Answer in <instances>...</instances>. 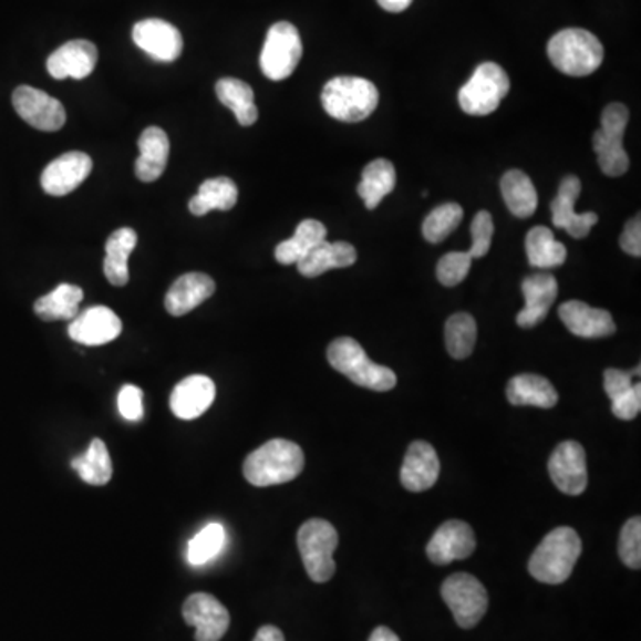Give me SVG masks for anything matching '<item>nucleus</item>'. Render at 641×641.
Wrapping results in <instances>:
<instances>
[{
  "label": "nucleus",
  "mask_w": 641,
  "mask_h": 641,
  "mask_svg": "<svg viewBox=\"0 0 641 641\" xmlns=\"http://www.w3.org/2000/svg\"><path fill=\"white\" fill-rule=\"evenodd\" d=\"M506 397L515 406L552 409L558 403L555 385L540 374H519L506 385Z\"/></svg>",
  "instance_id": "bb28decb"
},
{
  "label": "nucleus",
  "mask_w": 641,
  "mask_h": 641,
  "mask_svg": "<svg viewBox=\"0 0 641 641\" xmlns=\"http://www.w3.org/2000/svg\"><path fill=\"white\" fill-rule=\"evenodd\" d=\"M581 550V538L572 528L560 526L552 529L533 552L529 573L546 585H561L572 576Z\"/></svg>",
  "instance_id": "f03ea898"
},
{
  "label": "nucleus",
  "mask_w": 641,
  "mask_h": 641,
  "mask_svg": "<svg viewBox=\"0 0 641 641\" xmlns=\"http://www.w3.org/2000/svg\"><path fill=\"white\" fill-rule=\"evenodd\" d=\"M356 259H359V254H356L355 246H351L350 242L323 241L296 266L303 277L316 278L330 269L350 268L355 265Z\"/></svg>",
  "instance_id": "a878e982"
},
{
  "label": "nucleus",
  "mask_w": 641,
  "mask_h": 641,
  "mask_svg": "<svg viewBox=\"0 0 641 641\" xmlns=\"http://www.w3.org/2000/svg\"><path fill=\"white\" fill-rule=\"evenodd\" d=\"M464 218V209L462 205L449 201V204L438 205L437 209H433L427 214V218L423 224V236L427 242L438 245L444 241L446 237L455 232L459 221Z\"/></svg>",
  "instance_id": "4c0bfd02"
},
{
  "label": "nucleus",
  "mask_w": 641,
  "mask_h": 641,
  "mask_svg": "<svg viewBox=\"0 0 641 641\" xmlns=\"http://www.w3.org/2000/svg\"><path fill=\"white\" fill-rule=\"evenodd\" d=\"M549 474L558 490L581 496L587 490L588 468L585 447L576 441L561 442L549 458Z\"/></svg>",
  "instance_id": "f8f14e48"
},
{
  "label": "nucleus",
  "mask_w": 641,
  "mask_h": 641,
  "mask_svg": "<svg viewBox=\"0 0 641 641\" xmlns=\"http://www.w3.org/2000/svg\"><path fill=\"white\" fill-rule=\"evenodd\" d=\"M376 2L389 13H401V11L409 10L414 0H376Z\"/></svg>",
  "instance_id": "09e8293b"
},
{
  "label": "nucleus",
  "mask_w": 641,
  "mask_h": 641,
  "mask_svg": "<svg viewBox=\"0 0 641 641\" xmlns=\"http://www.w3.org/2000/svg\"><path fill=\"white\" fill-rule=\"evenodd\" d=\"M471 236H473V245L467 254L473 257V260L482 259L490 250L492 237H494V219L488 210H479L474 216L473 224H471Z\"/></svg>",
  "instance_id": "79ce46f5"
},
{
  "label": "nucleus",
  "mask_w": 641,
  "mask_h": 641,
  "mask_svg": "<svg viewBox=\"0 0 641 641\" xmlns=\"http://www.w3.org/2000/svg\"><path fill=\"white\" fill-rule=\"evenodd\" d=\"M321 102L328 116L339 122L359 123L376 111L380 93L368 79L342 75L327 82Z\"/></svg>",
  "instance_id": "39448f33"
},
{
  "label": "nucleus",
  "mask_w": 641,
  "mask_h": 641,
  "mask_svg": "<svg viewBox=\"0 0 641 641\" xmlns=\"http://www.w3.org/2000/svg\"><path fill=\"white\" fill-rule=\"evenodd\" d=\"M187 626L196 629V641H219L230 626L227 608L209 593H193L183 608Z\"/></svg>",
  "instance_id": "ddd939ff"
},
{
  "label": "nucleus",
  "mask_w": 641,
  "mask_h": 641,
  "mask_svg": "<svg viewBox=\"0 0 641 641\" xmlns=\"http://www.w3.org/2000/svg\"><path fill=\"white\" fill-rule=\"evenodd\" d=\"M214 291H216V283L209 275L186 273L172 283L169 291L166 292L164 307L169 316L180 318L209 300Z\"/></svg>",
  "instance_id": "b1692460"
},
{
  "label": "nucleus",
  "mask_w": 641,
  "mask_h": 641,
  "mask_svg": "<svg viewBox=\"0 0 641 641\" xmlns=\"http://www.w3.org/2000/svg\"><path fill=\"white\" fill-rule=\"evenodd\" d=\"M524 298L526 306L517 314L520 328H535L549 314V309L558 296V282L550 273H537L524 278Z\"/></svg>",
  "instance_id": "5701e85b"
},
{
  "label": "nucleus",
  "mask_w": 641,
  "mask_h": 641,
  "mask_svg": "<svg viewBox=\"0 0 641 641\" xmlns=\"http://www.w3.org/2000/svg\"><path fill=\"white\" fill-rule=\"evenodd\" d=\"M339 546V535L332 524L323 519H310L298 531V549L309 578L327 582L335 573L333 552Z\"/></svg>",
  "instance_id": "423d86ee"
},
{
  "label": "nucleus",
  "mask_w": 641,
  "mask_h": 641,
  "mask_svg": "<svg viewBox=\"0 0 641 641\" xmlns=\"http://www.w3.org/2000/svg\"><path fill=\"white\" fill-rule=\"evenodd\" d=\"M526 254L529 265L538 269L560 268L567 260V248L556 241L555 234L544 225L531 228L526 237Z\"/></svg>",
  "instance_id": "f704fd0d"
},
{
  "label": "nucleus",
  "mask_w": 641,
  "mask_h": 641,
  "mask_svg": "<svg viewBox=\"0 0 641 641\" xmlns=\"http://www.w3.org/2000/svg\"><path fill=\"white\" fill-rule=\"evenodd\" d=\"M620 248L632 257H641V219L640 214L629 219L620 236Z\"/></svg>",
  "instance_id": "49530a36"
},
{
  "label": "nucleus",
  "mask_w": 641,
  "mask_h": 641,
  "mask_svg": "<svg viewBox=\"0 0 641 641\" xmlns=\"http://www.w3.org/2000/svg\"><path fill=\"white\" fill-rule=\"evenodd\" d=\"M473 257L467 251H451L437 265V278L442 286L455 287L464 282L471 271Z\"/></svg>",
  "instance_id": "ea45409f"
},
{
  "label": "nucleus",
  "mask_w": 641,
  "mask_h": 641,
  "mask_svg": "<svg viewBox=\"0 0 641 641\" xmlns=\"http://www.w3.org/2000/svg\"><path fill=\"white\" fill-rule=\"evenodd\" d=\"M629 110L623 104H610L602 111L601 128L593 134V151L608 177L628 174L629 155L623 148V134L628 128Z\"/></svg>",
  "instance_id": "0eeeda50"
},
{
  "label": "nucleus",
  "mask_w": 641,
  "mask_h": 641,
  "mask_svg": "<svg viewBox=\"0 0 641 641\" xmlns=\"http://www.w3.org/2000/svg\"><path fill=\"white\" fill-rule=\"evenodd\" d=\"M92 169L93 161L90 155L84 152H66L46 164L41 174V187L46 195H70L90 177Z\"/></svg>",
  "instance_id": "dca6fc26"
},
{
  "label": "nucleus",
  "mask_w": 641,
  "mask_h": 641,
  "mask_svg": "<svg viewBox=\"0 0 641 641\" xmlns=\"http://www.w3.org/2000/svg\"><path fill=\"white\" fill-rule=\"evenodd\" d=\"M303 467L306 455L298 444L273 438L246 456L242 474L254 487H273L298 478Z\"/></svg>",
  "instance_id": "f257e3e1"
},
{
  "label": "nucleus",
  "mask_w": 641,
  "mask_h": 641,
  "mask_svg": "<svg viewBox=\"0 0 641 641\" xmlns=\"http://www.w3.org/2000/svg\"><path fill=\"white\" fill-rule=\"evenodd\" d=\"M118 410L123 418L127 421H142L145 415L143 410V391L136 385H123L118 394Z\"/></svg>",
  "instance_id": "37998d69"
},
{
  "label": "nucleus",
  "mask_w": 641,
  "mask_h": 641,
  "mask_svg": "<svg viewBox=\"0 0 641 641\" xmlns=\"http://www.w3.org/2000/svg\"><path fill=\"white\" fill-rule=\"evenodd\" d=\"M550 63L570 77H585L604 61V46L596 34L585 29H564L547 45Z\"/></svg>",
  "instance_id": "7ed1b4c3"
},
{
  "label": "nucleus",
  "mask_w": 641,
  "mask_h": 641,
  "mask_svg": "<svg viewBox=\"0 0 641 641\" xmlns=\"http://www.w3.org/2000/svg\"><path fill=\"white\" fill-rule=\"evenodd\" d=\"M13 107L23 122L43 133H55L66 123L63 104L37 87H17L13 92Z\"/></svg>",
  "instance_id": "9b49d317"
},
{
  "label": "nucleus",
  "mask_w": 641,
  "mask_h": 641,
  "mask_svg": "<svg viewBox=\"0 0 641 641\" xmlns=\"http://www.w3.org/2000/svg\"><path fill=\"white\" fill-rule=\"evenodd\" d=\"M478 337V324L473 316L458 312L446 321V348L453 359L464 360L473 355Z\"/></svg>",
  "instance_id": "e433bc0d"
},
{
  "label": "nucleus",
  "mask_w": 641,
  "mask_h": 641,
  "mask_svg": "<svg viewBox=\"0 0 641 641\" xmlns=\"http://www.w3.org/2000/svg\"><path fill=\"white\" fill-rule=\"evenodd\" d=\"M438 474L441 462L435 447L424 441L412 442L401 467V485L410 492L430 490L437 483Z\"/></svg>",
  "instance_id": "412c9836"
},
{
  "label": "nucleus",
  "mask_w": 641,
  "mask_h": 641,
  "mask_svg": "<svg viewBox=\"0 0 641 641\" xmlns=\"http://www.w3.org/2000/svg\"><path fill=\"white\" fill-rule=\"evenodd\" d=\"M442 599L453 611L459 628L473 629L488 610V593L471 573H453L442 585Z\"/></svg>",
  "instance_id": "9d476101"
},
{
  "label": "nucleus",
  "mask_w": 641,
  "mask_h": 641,
  "mask_svg": "<svg viewBox=\"0 0 641 641\" xmlns=\"http://www.w3.org/2000/svg\"><path fill=\"white\" fill-rule=\"evenodd\" d=\"M323 241H327V227L318 219H306L298 225L291 239L277 246L275 259L283 266L298 265Z\"/></svg>",
  "instance_id": "c85d7f7f"
},
{
  "label": "nucleus",
  "mask_w": 641,
  "mask_h": 641,
  "mask_svg": "<svg viewBox=\"0 0 641 641\" xmlns=\"http://www.w3.org/2000/svg\"><path fill=\"white\" fill-rule=\"evenodd\" d=\"M500 193L509 213L517 218H531L538 207V193L531 178L520 169H509L500 178Z\"/></svg>",
  "instance_id": "c756f323"
},
{
  "label": "nucleus",
  "mask_w": 641,
  "mask_h": 641,
  "mask_svg": "<svg viewBox=\"0 0 641 641\" xmlns=\"http://www.w3.org/2000/svg\"><path fill=\"white\" fill-rule=\"evenodd\" d=\"M216 95L225 107L236 114V120L242 127H250L259 120V110L255 105L250 84L234 77L219 79L216 82Z\"/></svg>",
  "instance_id": "2f4dec72"
},
{
  "label": "nucleus",
  "mask_w": 641,
  "mask_h": 641,
  "mask_svg": "<svg viewBox=\"0 0 641 641\" xmlns=\"http://www.w3.org/2000/svg\"><path fill=\"white\" fill-rule=\"evenodd\" d=\"M634 376H640V368L634 369V371H629V373H623L619 369H606L604 371V391L611 401L619 400L623 394H628L631 391L632 380Z\"/></svg>",
  "instance_id": "c03bdc74"
},
{
  "label": "nucleus",
  "mask_w": 641,
  "mask_h": 641,
  "mask_svg": "<svg viewBox=\"0 0 641 641\" xmlns=\"http://www.w3.org/2000/svg\"><path fill=\"white\" fill-rule=\"evenodd\" d=\"M581 195V180L576 175H569L561 180L560 189L550 204L552 224L561 228L573 239H582L596 227L599 216L596 213H576L573 204Z\"/></svg>",
  "instance_id": "2eb2a0df"
},
{
  "label": "nucleus",
  "mask_w": 641,
  "mask_h": 641,
  "mask_svg": "<svg viewBox=\"0 0 641 641\" xmlns=\"http://www.w3.org/2000/svg\"><path fill=\"white\" fill-rule=\"evenodd\" d=\"M641 410V385L634 383L628 394H623L619 400L611 401V412L614 417L622 418V421H632L640 414Z\"/></svg>",
  "instance_id": "a18cd8bd"
},
{
  "label": "nucleus",
  "mask_w": 641,
  "mask_h": 641,
  "mask_svg": "<svg viewBox=\"0 0 641 641\" xmlns=\"http://www.w3.org/2000/svg\"><path fill=\"white\" fill-rule=\"evenodd\" d=\"M99 61V51L92 41H66L46 60V70L58 81L63 79H86L92 75Z\"/></svg>",
  "instance_id": "6ab92c4d"
},
{
  "label": "nucleus",
  "mask_w": 641,
  "mask_h": 641,
  "mask_svg": "<svg viewBox=\"0 0 641 641\" xmlns=\"http://www.w3.org/2000/svg\"><path fill=\"white\" fill-rule=\"evenodd\" d=\"M122 333V319L110 307H92L70 321L69 335L84 347H104Z\"/></svg>",
  "instance_id": "f3484780"
},
{
  "label": "nucleus",
  "mask_w": 641,
  "mask_h": 641,
  "mask_svg": "<svg viewBox=\"0 0 641 641\" xmlns=\"http://www.w3.org/2000/svg\"><path fill=\"white\" fill-rule=\"evenodd\" d=\"M84 291L72 283H60L54 291L41 296L34 303V312L43 321H72L79 314Z\"/></svg>",
  "instance_id": "72a5a7b5"
},
{
  "label": "nucleus",
  "mask_w": 641,
  "mask_h": 641,
  "mask_svg": "<svg viewBox=\"0 0 641 641\" xmlns=\"http://www.w3.org/2000/svg\"><path fill=\"white\" fill-rule=\"evenodd\" d=\"M225 540H227V535H225V529L221 524H209L205 526L187 546V561L193 565V567H200V565L209 564L214 560L216 556L224 549Z\"/></svg>",
  "instance_id": "58836bf2"
},
{
  "label": "nucleus",
  "mask_w": 641,
  "mask_h": 641,
  "mask_svg": "<svg viewBox=\"0 0 641 641\" xmlns=\"http://www.w3.org/2000/svg\"><path fill=\"white\" fill-rule=\"evenodd\" d=\"M254 641H286L283 632L275 626H265L255 634Z\"/></svg>",
  "instance_id": "de8ad7c7"
},
{
  "label": "nucleus",
  "mask_w": 641,
  "mask_h": 641,
  "mask_svg": "<svg viewBox=\"0 0 641 641\" xmlns=\"http://www.w3.org/2000/svg\"><path fill=\"white\" fill-rule=\"evenodd\" d=\"M133 40L152 60L174 63L184 49L183 34L175 25L161 19H146L133 29Z\"/></svg>",
  "instance_id": "4468645a"
},
{
  "label": "nucleus",
  "mask_w": 641,
  "mask_h": 641,
  "mask_svg": "<svg viewBox=\"0 0 641 641\" xmlns=\"http://www.w3.org/2000/svg\"><path fill=\"white\" fill-rule=\"evenodd\" d=\"M369 641H401L400 637H397L396 632L391 631L389 628H380L374 629L373 634L369 638Z\"/></svg>",
  "instance_id": "8fccbe9b"
},
{
  "label": "nucleus",
  "mask_w": 641,
  "mask_h": 641,
  "mask_svg": "<svg viewBox=\"0 0 641 641\" xmlns=\"http://www.w3.org/2000/svg\"><path fill=\"white\" fill-rule=\"evenodd\" d=\"M139 157L136 161V177L142 183H155L163 177L169 159L168 134L161 127H146L139 136Z\"/></svg>",
  "instance_id": "393cba45"
},
{
  "label": "nucleus",
  "mask_w": 641,
  "mask_h": 641,
  "mask_svg": "<svg viewBox=\"0 0 641 641\" xmlns=\"http://www.w3.org/2000/svg\"><path fill=\"white\" fill-rule=\"evenodd\" d=\"M328 362L337 373L350 378L359 387L387 392L396 387L397 378L392 369L374 364L364 348L351 337H339L328 347Z\"/></svg>",
  "instance_id": "20e7f679"
},
{
  "label": "nucleus",
  "mask_w": 641,
  "mask_h": 641,
  "mask_svg": "<svg viewBox=\"0 0 641 641\" xmlns=\"http://www.w3.org/2000/svg\"><path fill=\"white\" fill-rule=\"evenodd\" d=\"M239 189L232 178L216 177L201 183L200 189L189 200V210L195 216H205L210 210H230L236 207Z\"/></svg>",
  "instance_id": "473e14b6"
},
{
  "label": "nucleus",
  "mask_w": 641,
  "mask_h": 641,
  "mask_svg": "<svg viewBox=\"0 0 641 641\" xmlns=\"http://www.w3.org/2000/svg\"><path fill=\"white\" fill-rule=\"evenodd\" d=\"M214 397H216V385L213 380L204 374H193L175 385L169 397V409L175 417L193 421L210 409Z\"/></svg>",
  "instance_id": "aec40b11"
},
{
  "label": "nucleus",
  "mask_w": 641,
  "mask_h": 641,
  "mask_svg": "<svg viewBox=\"0 0 641 641\" xmlns=\"http://www.w3.org/2000/svg\"><path fill=\"white\" fill-rule=\"evenodd\" d=\"M476 549V535L467 523L447 520L435 531L427 544L426 555L435 565H449L451 561L467 560Z\"/></svg>",
  "instance_id": "a211bd4d"
},
{
  "label": "nucleus",
  "mask_w": 641,
  "mask_h": 641,
  "mask_svg": "<svg viewBox=\"0 0 641 641\" xmlns=\"http://www.w3.org/2000/svg\"><path fill=\"white\" fill-rule=\"evenodd\" d=\"M509 92V77L499 64L482 63L474 70L473 77L459 87L458 102L464 113L471 116H487L499 107Z\"/></svg>",
  "instance_id": "6e6552de"
},
{
  "label": "nucleus",
  "mask_w": 641,
  "mask_h": 641,
  "mask_svg": "<svg viewBox=\"0 0 641 641\" xmlns=\"http://www.w3.org/2000/svg\"><path fill=\"white\" fill-rule=\"evenodd\" d=\"M396 187V168L387 159H376L362 169V180L359 184L360 198L369 210L376 209L385 196L391 195Z\"/></svg>",
  "instance_id": "7c9ffc66"
},
{
  "label": "nucleus",
  "mask_w": 641,
  "mask_h": 641,
  "mask_svg": "<svg viewBox=\"0 0 641 641\" xmlns=\"http://www.w3.org/2000/svg\"><path fill=\"white\" fill-rule=\"evenodd\" d=\"M72 467L77 471L82 482L95 487H104L113 478L110 451L101 438H93L86 453L72 459Z\"/></svg>",
  "instance_id": "c9c22d12"
},
{
  "label": "nucleus",
  "mask_w": 641,
  "mask_h": 641,
  "mask_svg": "<svg viewBox=\"0 0 641 641\" xmlns=\"http://www.w3.org/2000/svg\"><path fill=\"white\" fill-rule=\"evenodd\" d=\"M558 314L569 332L581 339H602L617 332V324L608 310L596 309L585 301H567L560 307Z\"/></svg>",
  "instance_id": "4be33fe9"
},
{
  "label": "nucleus",
  "mask_w": 641,
  "mask_h": 641,
  "mask_svg": "<svg viewBox=\"0 0 641 641\" xmlns=\"http://www.w3.org/2000/svg\"><path fill=\"white\" fill-rule=\"evenodd\" d=\"M137 245L133 228L114 230L105 242L104 275L111 286L123 287L128 282V257Z\"/></svg>",
  "instance_id": "cd10ccee"
},
{
  "label": "nucleus",
  "mask_w": 641,
  "mask_h": 641,
  "mask_svg": "<svg viewBox=\"0 0 641 641\" xmlns=\"http://www.w3.org/2000/svg\"><path fill=\"white\" fill-rule=\"evenodd\" d=\"M620 560L629 569L638 570L641 567V519L634 517L623 524L619 541Z\"/></svg>",
  "instance_id": "a19ab883"
},
{
  "label": "nucleus",
  "mask_w": 641,
  "mask_h": 641,
  "mask_svg": "<svg viewBox=\"0 0 641 641\" xmlns=\"http://www.w3.org/2000/svg\"><path fill=\"white\" fill-rule=\"evenodd\" d=\"M303 55L300 32L289 22L271 25L260 52V70L269 81H286L294 73Z\"/></svg>",
  "instance_id": "1a4fd4ad"
}]
</instances>
